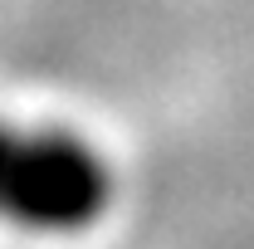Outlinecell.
<instances>
[{"mask_svg": "<svg viewBox=\"0 0 254 249\" xmlns=\"http://www.w3.org/2000/svg\"><path fill=\"white\" fill-rule=\"evenodd\" d=\"M113 205V166L88 137L0 118V225L83 235Z\"/></svg>", "mask_w": 254, "mask_h": 249, "instance_id": "6da1fadb", "label": "cell"}]
</instances>
